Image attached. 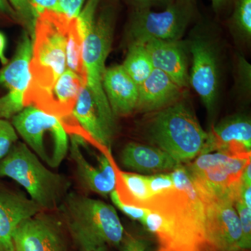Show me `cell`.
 Instances as JSON below:
<instances>
[{"label": "cell", "instance_id": "6da1fadb", "mask_svg": "<svg viewBox=\"0 0 251 251\" xmlns=\"http://www.w3.org/2000/svg\"><path fill=\"white\" fill-rule=\"evenodd\" d=\"M174 187L155 196L145 206L139 222L158 239L159 246L181 251L209 249L204 236V209L184 166L171 171Z\"/></svg>", "mask_w": 251, "mask_h": 251}, {"label": "cell", "instance_id": "7a4b0ae2", "mask_svg": "<svg viewBox=\"0 0 251 251\" xmlns=\"http://www.w3.org/2000/svg\"><path fill=\"white\" fill-rule=\"evenodd\" d=\"M59 206L68 230L81 251L108 246L120 247L125 230L113 206L71 193Z\"/></svg>", "mask_w": 251, "mask_h": 251}, {"label": "cell", "instance_id": "3957f363", "mask_svg": "<svg viewBox=\"0 0 251 251\" xmlns=\"http://www.w3.org/2000/svg\"><path fill=\"white\" fill-rule=\"evenodd\" d=\"M145 130L153 146L182 165L201 154L207 137V133L184 99L150 113Z\"/></svg>", "mask_w": 251, "mask_h": 251}, {"label": "cell", "instance_id": "277c9868", "mask_svg": "<svg viewBox=\"0 0 251 251\" xmlns=\"http://www.w3.org/2000/svg\"><path fill=\"white\" fill-rule=\"evenodd\" d=\"M71 19L65 14L51 10L37 15L29 65L31 79L27 90H50L65 72Z\"/></svg>", "mask_w": 251, "mask_h": 251}, {"label": "cell", "instance_id": "5b68a950", "mask_svg": "<svg viewBox=\"0 0 251 251\" xmlns=\"http://www.w3.org/2000/svg\"><path fill=\"white\" fill-rule=\"evenodd\" d=\"M0 176L21 185L42 210L60 206L70 186L67 178L48 169L25 144L20 142L0 161Z\"/></svg>", "mask_w": 251, "mask_h": 251}, {"label": "cell", "instance_id": "8992f818", "mask_svg": "<svg viewBox=\"0 0 251 251\" xmlns=\"http://www.w3.org/2000/svg\"><path fill=\"white\" fill-rule=\"evenodd\" d=\"M249 162L251 156L214 151L199 155L184 166L200 196L235 204L243 171Z\"/></svg>", "mask_w": 251, "mask_h": 251}, {"label": "cell", "instance_id": "52a82bcc", "mask_svg": "<svg viewBox=\"0 0 251 251\" xmlns=\"http://www.w3.org/2000/svg\"><path fill=\"white\" fill-rule=\"evenodd\" d=\"M197 16L195 0H175L159 11H132L126 25L125 44L128 46L153 40H181Z\"/></svg>", "mask_w": 251, "mask_h": 251}, {"label": "cell", "instance_id": "ba28073f", "mask_svg": "<svg viewBox=\"0 0 251 251\" xmlns=\"http://www.w3.org/2000/svg\"><path fill=\"white\" fill-rule=\"evenodd\" d=\"M116 12L112 5L99 7L93 25L83 41L82 58L88 87L104 116L115 122V117L104 92L103 78L105 62L111 50Z\"/></svg>", "mask_w": 251, "mask_h": 251}, {"label": "cell", "instance_id": "9c48e42d", "mask_svg": "<svg viewBox=\"0 0 251 251\" xmlns=\"http://www.w3.org/2000/svg\"><path fill=\"white\" fill-rule=\"evenodd\" d=\"M11 119L15 130L38 158L50 168L60 166L69 144L67 131L57 117L29 105Z\"/></svg>", "mask_w": 251, "mask_h": 251}, {"label": "cell", "instance_id": "30bf717a", "mask_svg": "<svg viewBox=\"0 0 251 251\" xmlns=\"http://www.w3.org/2000/svg\"><path fill=\"white\" fill-rule=\"evenodd\" d=\"M189 43L192 66L189 84L201 97L209 113L215 109L219 90V56L215 41L198 29Z\"/></svg>", "mask_w": 251, "mask_h": 251}, {"label": "cell", "instance_id": "8fae6325", "mask_svg": "<svg viewBox=\"0 0 251 251\" xmlns=\"http://www.w3.org/2000/svg\"><path fill=\"white\" fill-rule=\"evenodd\" d=\"M200 198L204 209V239L209 249L243 251L242 226L234 203L205 196Z\"/></svg>", "mask_w": 251, "mask_h": 251}, {"label": "cell", "instance_id": "7c38bea8", "mask_svg": "<svg viewBox=\"0 0 251 251\" xmlns=\"http://www.w3.org/2000/svg\"><path fill=\"white\" fill-rule=\"evenodd\" d=\"M85 85L76 74L66 69L50 90L26 91L25 107H35L62 121L73 116L81 89Z\"/></svg>", "mask_w": 251, "mask_h": 251}, {"label": "cell", "instance_id": "4fadbf2b", "mask_svg": "<svg viewBox=\"0 0 251 251\" xmlns=\"http://www.w3.org/2000/svg\"><path fill=\"white\" fill-rule=\"evenodd\" d=\"M32 49V39L25 31L18 41L14 57L0 69V89L6 90L1 97L19 110L25 108V93L30 82L29 65Z\"/></svg>", "mask_w": 251, "mask_h": 251}, {"label": "cell", "instance_id": "5bb4252c", "mask_svg": "<svg viewBox=\"0 0 251 251\" xmlns=\"http://www.w3.org/2000/svg\"><path fill=\"white\" fill-rule=\"evenodd\" d=\"M13 242L15 251H66L58 225L50 218L39 214L18 225Z\"/></svg>", "mask_w": 251, "mask_h": 251}, {"label": "cell", "instance_id": "9a60e30c", "mask_svg": "<svg viewBox=\"0 0 251 251\" xmlns=\"http://www.w3.org/2000/svg\"><path fill=\"white\" fill-rule=\"evenodd\" d=\"M206 133L207 137L201 154L222 151L238 156H251V122L248 117L242 115L227 117Z\"/></svg>", "mask_w": 251, "mask_h": 251}, {"label": "cell", "instance_id": "2e32d148", "mask_svg": "<svg viewBox=\"0 0 251 251\" xmlns=\"http://www.w3.org/2000/svg\"><path fill=\"white\" fill-rule=\"evenodd\" d=\"M85 140L75 135L71 136L69 151L75 163L77 177L80 184L86 190L100 196L110 195L116 189L117 176L111 162L104 154L97 156L99 168L91 165L81 151L80 145Z\"/></svg>", "mask_w": 251, "mask_h": 251}, {"label": "cell", "instance_id": "e0dca14e", "mask_svg": "<svg viewBox=\"0 0 251 251\" xmlns=\"http://www.w3.org/2000/svg\"><path fill=\"white\" fill-rule=\"evenodd\" d=\"M73 115L88 138L110 151L116 122L110 121L99 110L87 85L81 89Z\"/></svg>", "mask_w": 251, "mask_h": 251}, {"label": "cell", "instance_id": "ac0fdd59", "mask_svg": "<svg viewBox=\"0 0 251 251\" xmlns=\"http://www.w3.org/2000/svg\"><path fill=\"white\" fill-rule=\"evenodd\" d=\"M41 211L25 196L0 189V251H15L13 237L18 225Z\"/></svg>", "mask_w": 251, "mask_h": 251}, {"label": "cell", "instance_id": "d6986e66", "mask_svg": "<svg viewBox=\"0 0 251 251\" xmlns=\"http://www.w3.org/2000/svg\"><path fill=\"white\" fill-rule=\"evenodd\" d=\"M185 90L165 73L154 69L139 86L135 112L150 114L166 108L182 99Z\"/></svg>", "mask_w": 251, "mask_h": 251}, {"label": "cell", "instance_id": "ffe728a7", "mask_svg": "<svg viewBox=\"0 0 251 251\" xmlns=\"http://www.w3.org/2000/svg\"><path fill=\"white\" fill-rule=\"evenodd\" d=\"M144 45L154 69L165 73L181 88L186 90L189 85V72L184 43L181 40H153Z\"/></svg>", "mask_w": 251, "mask_h": 251}, {"label": "cell", "instance_id": "44dd1931", "mask_svg": "<svg viewBox=\"0 0 251 251\" xmlns=\"http://www.w3.org/2000/svg\"><path fill=\"white\" fill-rule=\"evenodd\" d=\"M103 87L115 117H126L135 112L139 86L122 65L106 68L103 75Z\"/></svg>", "mask_w": 251, "mask_h": 251}, {"label": "cell", "instance_id": "7402d4cb", "mask_svg": "<svg viewBox=\"0 0 251 251\" xmlns=\"http://www.w3.org/2000/svg\"><path fill=\"white\" fill-rule=\"evenodd\" d=\"M120 160L126 169L139 174L168 173L182 165L161 149L134 142L126 145L120 153Z\"/></svg>", "mask_w": 251, "mask_h": 251}, {"label": "cell", "instance_id": "603a6c76", "mask_svg": "<svg viewBox=\"0 0 251 251\" xmlns=\"http://www.w3.org/2000/svg\"><path fill=\"white\" fill-rule=\"evenodd\" d=\"M117 194L128 205L145 207L151 199L148 175L122 172L117 179Z\"/></svg>", "mask_w": 251, "mask_h": 251}, {"label": "cell", "instance_id": "cb8c5ba5", "mask_svg": "<svg viewBox=\"0 0 251 251\" xmlns=\"http://www.w3.org/2000/svg\"><path fill=\"white\" fill-rule=\"evenodd\" d=\"M128 52L122 67L138 86L146 80L154 70L148 50L144 44L127 46Z\"/></svg>", "mask_w": 251, "mask_h": 251}, {"label": "cell", "instance_id": "d4e9b609", "mask_svg": "<svg viewBox=\"0 0 251 251\" xmlns=\"http://www.w3.org/2000/svg\"><path fill=\"white\" fill-rule=\"evenodd\" d=\"M83 41V38L79 30L77 18H72L68 31L66 49L67 65L68 69L76 74L86 85L87 76L82 58Z\"/></svg>", "mask_w": 251, "mask_h": 251}, {"label": "cell", "instance_id": "484cf974", "mask_svg": "<svg viewBox=\"0 0 251 251\" xmlns=\"http://www.w3.org/2000/svg\"><path fill=\"white\" fill-rule=\"evenodd\" d=\"M229 27L234 37L243 42L251 39V0H234Z\"/></svg>", "mask_w": 251, "mask_h": 251}, {"label": "cell", "instance_id": "4316f807", "mask_svg": "<svg viewBox=\"0 0 251 251\" xmlns=\"http://www.w3.org/2000/svg\"><path fill=\"white\" fill-rule=\"evenodd\" d=\"M9 1L14 9L17 22L25 28V31H27L33 41L37 14L33 8L31 0H9Z\"/></svg>", "mask_w": 251, "mask_h": 251}, {"label": "cell", "instance_id": "83f0119b", "mask_svg": "<svg viewBox=\"0 0 251 251\" xmlns=\"http://www.w3.org/2000/svg\"><path fill=\"white\" fill-rule=\"evenodd\" d=\"M242 226V250H250L251 247V208L238 200L234 204Z\"/></svg>", "mask_w": 251, "mask_h": 251}, {"label": "cell", "instance_id": "f1b7e54d", "mask_svg": "<svg viewBox=\"0 0 251 251\" xmlns=\"http://www.w3.org/2000/svg\"><path fill=\"white\" fill-rule=\"evenodd\" d=\"M17 140V132L12 124L0 118V161L9 153Z\"/></svg>", "mask_w": 251, "mask_h": 251}, {"label": "cell", "instance_id": "f546056e", "mask_svg": "<svg viewBox=\"0 0 251 251\" xmlns=\"http://www.w3.org/2000/svg\"><path fill=\"white\" fill-rule=\"evenodd\" d=\"M237 88L242 94L249 95L251 89V66L247 59L238 54L236 60Z\"/></svg>", "mask_w": 251, "mask_h": 251}, {"label": "cell", "instance_id": "4dcf8cb0", "mask_svg": "<svg viewBox=\"0 0 251 251\" xmlns=\"http://www.w3.org/2000/svg\"><path fill=\"white\" fill-rule=\"evenodd\" d=\"M175 0H125L126 4L132 11H143V10H152L156 8L161 9H166L173 4Z\"/></svg>", "mask_w": 251, "mask_h": 251}, {"label": "cell", "instance_id": "1f68e13d", "mask_svg": "<svg viewBox=\"0 0 251 251\" xmlns=\"http://www.w3.org/2000/svg\"><path fill=\"white\" fill-rule=\"evenodd\" d=\"M148 245V241L143 237L125 234L120 247L121 251H145Z\"/></svg>", "mask_w": 251, "mask_h": 251}, {"label": "cell", "instance_id": "d6a6232c", "mask_svg": "<svg viewBox=\"0 0 251 251\" xmlns=\"http://www.w3.org/2000/svg\"><path fill=\"white\" fill-rule=\"evenodd\" d=\"M86 0H59L57 11L70 18H77Z\"/></svg>", "mask_w": 251, "mask_h": 251}, {"label": "cell", "instance_id": "836d02e7", "mask_svg": "<svg viewBox=\"0 0 251 251\" xmlns=\"http://www.w3.org/2000/svg\"><path fill=\"white\" fill-rule=\"evenodd\" d=\"M0 21L3 22H17L16 14L9 0H0Z\"/></svg>", "mask_w": 251, "mask_h": 251}, {"label": "cell", "instance_id": "e575fe53", "mask_svg": "<svg viewBox=\"0 0 251 251\" xmlns=\"http://www.w3.org/2000/svg\"><path fill=\"white\" fill-rule=\"evenodd\" d=\"M59 0H31V4L36 14H40L45 10H57Z\"/></svg>", "mask_w": 251, "mask_h": 251}, {"label": "cell", "instance_id": "d590c367", "mask_svg": "<svg viewBox=\"0 0 251 251\" xmlns=\"http://www.w3.org/2000/svg\"><path fill=\"white\" fill-rule=\"evenodd\" d=\"M7 46V39L2 31H0V62L2 66L6 65L9 59L6 57V49Z\"/></svg>", "mask_w": 251, "mask_h": 251}, {"label": "cell", "instance_id": "8d00e7d4", "mask_svg": "<svg viewBox=\"0 0 251 251\" xmlns=\"http://www.w3.org/2000/svg\"><path fill=\"white\" fill-rule=\"evenodd\" d=\"M211 5L215 12H221L226 6L231 3H233L234 0H211Z\"/></svg>", "mask_w": 251, "mask_h": 251}, {"label": "cell", "instance_id": "74e56055", "mask_svg": "<svg viewBox=\"0 0 251 251\" xmlns=\"http://www.w3.org/2000/svg\"><path fill=\"white\" fill-rule=\"evenodd\" d=\"M241 184L251 186V163L249 162L243 171Z\"/></svg>", "mask_w": 251, "mask_h": 251}, {"label": "cell", "instance_id": "f35d334b", "mask_svg": "<svg viewBox=\"0 0 251 251\" xmlns=\"http://www.w3.org/2000/svg\"><path fill=\"white\" fill-rule=\"evenodd\" d=\"M157 251H176L173 250V249H167V248L159 247V249H158ZM202 251H212L211 249H207V250Z\"/></svg>", "mask_w": 251, "mask_h": 251}, {"label": "cell", "instance_id": "ab89813d", "mask_svg": "<svg viewBox=\"0 0 251 251\" xmlns=\"http://www.w3.org/2000/svg\"><path fill=\"white\" fill-rule=\"evenodd\" d=\"M108 247H102L99 248L98 249H97L96 251H108Z\"/></svg>", "mask_w": 251, "mask_h": 251}]
</instances>
